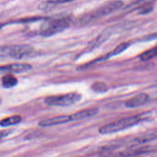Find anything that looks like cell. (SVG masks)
<instances>
[{"instance_id": "cell-12", "label": "cell", "mask_w": 157, "mask_h": 157, "mask_svg": "<svg viewBox=\"0 0 157 157\" xmlns=\"http://www.w3.org/2000/svg\"><path fill=\"white\" fill-rule=\"evenodd\" d=\"M18 83L17 78L10 73L4 74L1 78V85L4 88H11Z\"/></svg>"}, {"instance_id": "cell-6", "label": "cell", "mask_w": 157, "mask_h": 157, "mask_svg": "<svg viewBox=\"0 0 157 157\" xmlns=\"http://www.w3.org/2000/svg\"><path fill=\"white\" fill-rule=\"evenodd\" d=\"M156 148L153 146H145L140 147H131L130 148L124 150L112 155L111 157H133L139 155L147 153L155 150Z\"/></svg>"}, {"instance_id": "cell-3", "label": "cell", "mask_w": 157, "mask_h": 157, "mask_svg": "<svg viewBox=\"0 0 157 157\" xmlns=\"http://www.w3.org/2000/svg\"><path fill=\"white\" fill-rule=\"evenodd\" d=\"M70 24L71 20L66 17L46 20L40 26V34L44 37L51 36L66 29Z\"/></svg>"}, {"instance_id": "cell-18", "label": "cell", "mask_w": 157, "mask_h": 157, "mask_svg": "<svg viewBox=\"0 0 157 157\" xmlns=\"http://www.w3.org/2000/svg\"><path fill=\"white\" fill-rule=\"evenodd\" d=\"M9 133V132L8 131H1V138L2 139V138L5 137L7 135H8Z\"/></svg>"}, {"instance_id": "cell-9", "label": "cell", "mask_w": 157, "mask_h": 157, "mask_svg": "<svg viewBox=\"0 0 157 157\" xmlns=\"http://www.w3.org/2000/svg\"><path fill=\"white\" fill-rule=\"evenodd\" d=\"M149 100V96L145 93H140L126 101L125 106L128 108H137L145 104Z\"/></svg>"}, {"instance_id": "cell-4", "label": "cell", "mask_w": 157, "mask_h": 157, "mask_svg": "<svg viewBox=\"0 0 157 157\" xmlns=\"http://www.w3.org/2000/svg\"><path fill=\"white\" fill-rule=\"evenodd\" d=\"M82 98V95L78 93H69L61 95L48 96L45 99V103L50 106H69L74 104Z\"/></svg>"}, {"instance_id": "cell-11", "label": "cell", "mask_w": 157, "mask_h": 157, "mask_svg": "<svg viewBox=\"0 0 157 157\" xmlns=\"http://www.w3.org/2000/svg\"><path fill=\"white\" fill-rule=\"evenodd\" d=\"M99 110L97 108H90L83 109L80 111H78L72 115H71L72 121L80 120L83 119H85L87 118L91 117L94 116L98 113Z\"/></svg>"}, {"instance_id": "cell-5", "label": "cell", "mask_w": 157, "mask_h": 157, "mask_svg": "<svg viewBox=\"0 0 157 157\" xmlns=\"http://www.w3.org/2000/svg\"><path fill=\"white\" fill-rule=\"evenodd\" d=\"M33 50V47L28 44L16 45L9 48L8 54L13 59H22L31 55Z\"/></svg>"}, {"instance_id": "cell-8", "label": "cell", "mask_w": 157, "mask_h": 157, "mask_svg": "<svg viewBox=\"0 0 157 157\" xmlns=\"http://www.w3.org/2000/svg\"><path fill=\"white\" fill-rule=\"evenodd\" d=\"M72 121L71 117L70 115H59L44 120H42L38 122V125L40 127H48L55 126Z\"/></svg>"}, {"instance_id": "cell-16", "label": "cell", "mask_w": 157, "mask_h": 157, "mask_svg": "<svg viewBox=\"0 0 157 157\" xmlns=\"http://www.w3.org/2000/svg\"><path fill=\"white\" fill-rule=\"evenodd\" d=\"M92 90L96 93H105L108 91V86L107 84L102 82H96L93 83L91 86Z\"/></svg>"}, {"instance_id": "cell-2", "label": "cell", "mask_w": 157, "mask_h": 157, "mask_svg": "<svg viewBox=\"0 0 157 157\" xmlns=\"http://www.w3.org/2000/svg\"><path fill=\"white\" fill-rule=\"evenodd\" d=\"M141 121V118L139 115L127 117L115 121L105 124L99 128V132L101 134H110L128 128H130Z\"/></svg>"}, {"instance_id": "cell-17", "label": "cell", "mask_w": 157, "mask_h": 157, "mask_svg": "<svg viewBox=\"0 0 157 157\" xmlns=\"http://www.w3.org/2000/svg\"><path fill=\"white\" fill-rule=\"evenodd\" d=\"M156 0H137L134 3H133L131 7L132 9H142L147 6L152 5Z\"/></svg>"}, {"instance_id": "cell-7", "label": "cell", "mask_w": 157, "mask_h": 157, "mask_svg": "<svg viewBox=\"0 0 157 157\" xmlns=\"http://www.w3.org/2000/svg\"><path fill=\"white\" fill-rule=\"evenodd\" d=\"M32 66L28 63H12L1 67V73H21L31 69Z\"/></svg>"}, {"instance_id": "cell-15", "label": "cell", "mask_w": 157, "mask_h": 157, "mask_svg": "<svg viewBox=\"0 0 157 157\" xmlns=\"http://www.w3.org/2000/svg\"><path fill=\"white\" fill-rule=\"evenodd\" d=\"M156 57H157V46L145 51L140 55L142 61L150 60Z\"/></svg>"}, {"instance_id": "cell-10", "label": "cell", "mask_w": 157, "mask_h": 157, "mask_svg": "<svg viewBox=\"0 0 157 157\" xmlns=\"http://www.w3.org/2000/svg\"><path fill=\"white\" fill-rule=\"evenodd\" d=\"M156 139H157V131L148 132L134 139L131 141V147H135L136 145L147 144L148 142L155 140Z\"/></svg>"}, {"instance_id": "cell-1", "label": "cell", "mask_w": 157, "mask_h": 157, "mask_svg": "<svg viewBox=\"0 0 157 157\" xmlns=\"http://www.w3.org/2000/svg\"><path fill=\"white\" fill-rule=\"evenodd\" d=\"M123 5L121 1H112L108 2L98 9L83 15L80 21L81 23L85 24L105 17L120 9Z\"/></svg>"}, {"instance_id": "cell-13", "label": "cell", "mask_w": 157, "mask_h": 157, "mask_svg": "<svg viewBox=\"0 0 157 157\" xmlns=\"http://www.w3.org/2000/svg\"><path fill=\"white\" fill-rule=\"evenodd\" d=\"M21 121V117L20 115H16L11 117H6L1 120V127H7L10 126H13L18 124Z\"/></svg>"}, {"instance_id": "cell-14", "label": "cell", "mask_w": 157, "mask_h": 157, "mask_svg": "<svg viewBox=\"0 0 157 157\" xmlns=\"http://www.w3.org/2000/svg\"><path fill=\"white\" fill-rule=\"evenodd\" d=\"M129 45V42H124V43H121L120 45H118L112 52H110L109 53H108L107 55L104 56L103 57H102V60L104 59H107L112 56L117 55L120 53H121V52H123L124 50H125Z\"/></svg>"}]
</instances>
